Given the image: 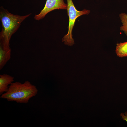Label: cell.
I'll return each mask as SVG.
<instances>
[{
	"label": "cell",
	"instance_id": "6da1fadb",
	"mask_svg": "<svg viewBox=\"0 0 127 127\" xmlns=\"http://www.w3.org/2000/svg\"><path fill=\"white\" fill-rule=\"evenodd\" d=\"M31 13L24 16L14 15L1 6L0 8V19L2 28L0 32V45L4 50L10 48L9 42L12 35L19 28L21 23Z\"/></svg>",
	"mask_w": 127,
	"mask_h": 127
},
{
	"label": "cell",
	"instance_id": "7a4b0ae2",
	"mask_svg": "<svg viewBox=\"0 0 127 127\" xmlns=\"http://www.w3.org/2000/svg\"><path fill=\"white\" fill-rule=\"evenodd\" d=\"M38 91L36 87L28 81L23 83L16 82L10 84L7 91L2 95L0 98L8 101L26 103L30 99L36 95Z\"/></svg>",
	"mask_w": 127,
	"mask_h": 127
},
{
	"label": "cell",
	"instance_id": "3957f363",
	"mask_svg": "<svg viewBox=\"0 0 127 127\" xmlns=\"http://www.w3.org/2000/svg\"><path fill=\"white\" fill-rule=\"evenodd\" d=\"M67 7L66 9L69 17L68 30L67 33L63 37L62 41V42H64L65 44L71 46L75 43L74 39L72 38V32L76 20L82 15L88 14L90 11L85 9L79 11L75 8L72 0H67Z\"/></svg>",
	"mask_w": 127,
	"mask_h": 127
},
{
	"label": "cell",
	"instance_id": "277c9868",
	"mask_svg": "<svg viewBox=\"0 0 127 127\" xmlns=\"http://www.w3.org/2000/svg\"><path fill=\"white\" fill-rule=\"evenodd\" d=\"M67 4L64 0H46L44 7L40 12L35 15L34 19L39 20L43 18L48 13L54 10L67 9Z\"/></svg>",
	"mask_w": 127,
	"mask_h": 127
},
{
	"label": "cell",
	"instance_id": "5b68a950",
	"mask_svg": "<svg viewBox=\"0 0 127 127\" xmlns=\"http://www.w3.org/2000/svg\"><path fill=\"white\" fill-rule=\"evenodd\" d=\"M14 77L8 75H0V95H1L8 90L9 86L13 81Z\"/></svg>",
	"mask_w": 127,
	"mask_h": 127
},
{
	"label": "cell",
	"instance_id": "8992f818",
	"mask_svg": "<svg viewBox=\"0 0 127 127\" xmlns=\"http://www.w3.org/2000/svg\"><path fill=\"white\" fill-rule=\"evenodd\" d=\"M11 49L4 50L0 45V70H1L10 59L11 56Z\"/></svg>",
	"mask_w": 127,
	"mask_h": 127
},
{
	"label": "cell",
	"instance_id": "52a82bcc",
	"mask_svg": "<svg viewBox=\"0 0 127 127\" xmlns=\"http://www.w3.org/2000/svg\"><path fill=\"white\" fill-rule=\"evenodd\" d=\"M117 55L123 57L127 56V41L117 44L116 49Z\"/></svg>",
	"mask_w": 127,
	"mask_h": 127
},
{
	"label": "cell",
	"instance_id": "ba28073f",
	"mask_svg": "<svg viewBox=\"0 0 127 127\" xmlns=\"http://www.w3.org/2000/svg\"><path fill=\"white\" fill-rule=\"evenodd\" d=\"M119 16L122 24L120 27V30L127 36V14L122 12L119 14Z\"/></svg>",
	"mask_w": 127,
	"mask_h": 127
},
{
	"label": "cell",
	"instance_id": "9c48e42d",
	"mask_svg": "<svg viewBox=\"0 0 127 127\" xmlns=\"http://www.w3.org/2000/svg\"><path fill=\"white\" fill-rule=\"evenodd\" d=\"M124 114L123 113H121L120 114V116L123 120L126 121L127 122V111L125 112Z\"/></svg>",
	"mask_w": 127,
	"mask_h": 127
}]
</instances>
